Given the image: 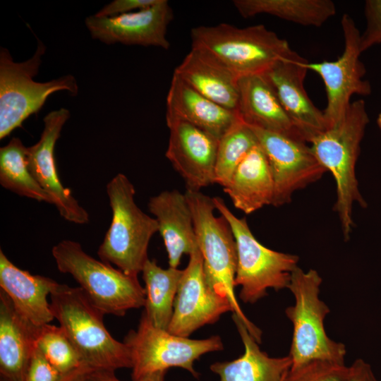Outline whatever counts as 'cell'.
I'll return each mask as SVG.
<instances>
[{"label": "cell", "mask_w": 381, "mask_h": 381, "mask_svg": "<svg viewBox=\"0 0 381 381\" xmlns=\"http://www.w3.org/2000/svg\"><path fill=\"white\" fill-rule=\"evenodd\" d=\"M368 122L365 102L353 101L337 124L317 135L309 143L318 160L335 181L337 194L334 210L339 219L345 241L350 238L354 226L352 216L354 204L363 207L367 205L359 190L356 166Z\"/></svg>", "instance_id": "1"}, {"label": "cell", "mask_w": 381, "mask_h": 381, "mask_svg": "<svg viewBox=\"0 0 381 381\" xmlns=\"http://www.w3.org/2000/svg\"><path fill=\"white\" fill-rule=\"evenodd\" d=\"M50 307L60 327L92 370L131 368L130 351L107 329L103 314L80 287L59 283L50 294Z\"/></svg>", "instance_id": "2"}, {"label": "cell", "mask_w": 381, "mask_h": 381, "mask_svg": "<svg viewBox=\"0 0 381 381\" xmlns=\"http://www.w3.org/2000/svg\"><path fill=\"white\" fill-rule=\"evenodd\" d=\"M190 38L191 48L213 56L239 79L264 74L293 52L286 40L261 24L200 25L191 30Z\"/></svg>", "instance_id": "3"}, {"label": "cell", "mask_w": 381, "mask_h": 381, "mask_svg": "<svg viewBox=\"0 0 381 381\" xmlns=\"http://www.w3.org/2000/svg\"><path fill=\"white\" fill-rule=\"evenodd\" d=\"M106 189L112 219L97 255L125 274L138 277L148 260V246L159 231L158 222L136 205L134 186L123 174L111 179Z\"/></svg>", "instance_id": "4"}, {"label": "cell", "mask_w": 381, "mask_h": 381, "mask_svg": "<svg viewBox=\"0 0 381 381\" xmlns=\"http://www.w3.org/2000/svg\"><path fill=\"white\" fill-rule=\"evenodd\" d=\"M185 195L191 209L198 244L203 260L206 280L210 287L226 298L251 336L261 343L262 331L243 313L235 294L237 255L231 229L223 216L214 214L212 198L200 190L187 189Z\"/></svg>", "instance_id": "5"}, {"label": "cell", "mask_w": 381, "mask_h": 381, "mask_svg": "<svg viewBox=\"0 0 381 381\" xmlns=\"http://www.w3.org/2000/svg\"><path fill=\"white\" fill-rule=\"evenodd\" d=\"M52 253L58 270L71 274L103 314L123 316L131 309L144 307L145 291L138 277L92 258L78 242L61 241Z\"/></svg>", "instance_id": "6"}, {"label": "cell", "mask_w": 381, "mask_h": 381, "mask_svg": "<svg viewBox=\"0 0 381 381\" xmlns=\"http://www.w3.org/2000/svg\"><path fill=\"white\" fill-rule=\"evenodd\" d=\"M322 282L315 270L304 271L298 267L291 274L287 289L295 302L285 310L293 326L289 353L291 369L313 361L345 364V345L329 338L325 329L324 320L330 309L319 297Z\"/></svg>", "instance_id": "7"}, {"label": "cell", "mask_w": 381, "mask_h": 381, "mask_svg": "<svg viewBox=\"0 0 381 381\" xmlns=\"http://www.w3.org/2000/svg\"><path fill=\"white\" fill-rule=\"evenodd\" d=\"M222 216L227 221L236 247L235 286H241L239 298L254 304L267 294V290L288 288L293 271L298 267L296 255L276 251L260 243L245 218H238L219 197L212 198Z\"/></svg>", "instance_id": "8"}, {"label": "cell", "mask_w": 381, "mask_h": 381, "mask_svg": "<svg viewBox=\"0 0 381 381\" xmlns=\"http://www.w3.org/2000/svg\"><path fill=\"white\" fill-rule=\"evenodd\" d=\"M46 47L38 40L34 55L23 62H15L6 48L0 50V139L21 127L30 115L37 113L52 93L67 90L75 95L78 87L71 75L39 83L33 80Z\"/></svg>", "instance_id": "9"}, {"label": "cell", "mask_w": 381, "mask_h": 381, "mask_svg": "<svg viewBox=\"0 0 381 381\" xmlns=\"http://www.w3.org/2000/svg\"><path fill=\"white\" fill-rule=\"evenodd\" d=\"M123 342L131 353L133 380L171 368H181L198 378L194 362L205 353L224 349L218 335L202 339L178 336L153 325L144 313L137 329L129 331Z\"/></svg>", "instance_id": "10"}, {"label": "cell", "mask_w": 381, "mask_h": 381, "mask_svg": "<svg viewBox=\"0 0 381 381\" xmlns=\"http://www.w3.org/2000/svg\"><path fill=\"white\" fill-rule=\"evenodd\" d=\"M344 47L335 61L308 63V68L322 79L327 104L323 111L327 128L337 124L346 114L353 95L367 96L371 93L370 83L365 80L366 69L360 59L361 32L353 19L347 13L341 20Z\"/></svg>", "instance_id": "11"}, {"label": "cell", "mask_w": 381, "mask_h": 381, "mask_svg": "<svg viewBox=\"0 0 381 381\" xmlns=\"http://www.w3.org/2000/svg\"><path fill=\"white\" fill-rule=\"evenodd\" d=\"M249 126L255 134L270 167L274 181L272 205L280 207L288 204L295 192L317 181L327 172L308 143Z\"/></svg>", "instance_id": "12"}, {"label": "cell", "mask_w": 381, "mask_h": 381, "mask_svg": "<svg viewBox=\"0 0 381 381\" xmlns=\"http://www.w3.org/2000/svg\"><path fill=\"white\" fill-rule=\"evenodd\" d=\"M233 312L229 301L208 284L199 248L189 255V260L179 282L174 311L167 331L189 337L195 331L216 322L220 317Z\"/></svg>", "instance_id": "13"}, {"label": "cell", "mask_w": 381, "mask_h": 381, "mask_svg": "<svg viewBox=\"0 0 381 381\" xmlns=\"http://www.w3.org/2000/svg\"><path fill=\"white\" fill-rule=\"evenodd\" d=\"M70 117L68 109L61 108L44 118V128L39 140L27 147L30 171L40 186L53 200L60 215L78 224L89 222V214L73 197L71 190L63 186L56 169L54 147L62 128Z\"/></svg>", "instance_id": "14"}, {"label": "cell", "mask_w": 381, "mask_h": 381, "mask_svg": "<svg viewBox=\"0 0 381 381\" xmlns=\"http://www.w3.org/2000/svg\"><path fill=\"white\" fill-rule=\"evenodd\" d=\"M169 129L165 156L187 189L200 190L215 183L219 140L183 120L166 116Z\"/></svg>", "instance_id": "15"}, {"label": "cell", "mask_w": 381, "mask_h": 381, "mask_svg": "<svg viewBox=\"0 0 381 381\" xmlns=\"http://www.w3.org/2000/svg\"><path fill=\"white\" fill-rule=\"evenodd\" d=\"M308 64L293 50L263 75L303 140L309 143L327 125L323 111L313 103L304 87Z\"/></svg>", "instance_id": "16"}, {"label": "cell", "mask_w": 381, "mask_h": 381, "mask_svg": "<svg viewBox=\"0 0 381 381\" xmlns=\"http://www.w3.org/2000/svg\"><path fill=\"white\" fill-rule=\"evenodd\" d=\"M174 18L168 1L159 0L143 9L111 17H87L85 25L92 38L111 44L170 47L167 28Z\"/></svg>", "instance_id": "17"}, {"label": "cell", "mask_w": 381, "mask_h": 381, "mask_svg": "<svg viewBox=\"0 0 381 381\" xmlns=\"http://www.w3.org/2000/svg\"><path fill=\"white\" fill-rule=\"evenodd\" d=\"M55 280L32 274L16 266L0 250V288L16 310L32 325L49 324L54 318L48 296L58 285Z\"/></svg>", "instance_id": "18"}, {"label": "cell", "mask_w": 381, "mask_h": 381, "mask_svg": "<svg viewBox=\"0 0 381 381\" xmlns=\"http://www.w3.org/2000/svg\"><path fill=\"white\" fill-rule=\"evenodd\" d=\"M148 210L158 222L169 265L178 268L183 254L198 247L191 209L186 196L179 190H164L150 198Z\"/></svg>", "instance_id": "19"}, {"label": "cell", "mask_w": 381, "mask_h": 381, "mask_svg": "<svg viewBox=\"0 0 381 381\" xmlns=\"http://www.w3.org/2000/svg\"><path fill=\"white\" fill-rule=\"evenodd\" d=\"M174 73L203 96L238 113L239 78L207 52L191 48Z\"/></svg>", "instance_id": "20"}, {"label": "cell", "mask_w": 381, "mask_h": 381, "mask_svg": "<svg viewBox=\"0 0 381 381\" xmlns=\"http://www.w3.org/2000/svg\"><path fill=\"white\" fill-rule=\"evenodd\" d=\"M166 116L183 120L219 140L241 120L231 111L203 96L173 73Z\"/></svg>", "instance_id": "21"}, {"label": "cell", "mask_w": 381, "mask_h": 381, "mask_svg": "<svg viewBox=\"0 0 381 381\" xmlns=\"http://www.w3.org/2000/svg\"><path fill=\"white\" fill-rule=\"evenodd\" d=\"M238 87V114L242 121L304 141L263 74L241 78Z\"/></svg>", "instance_id": "22"}, {"label": "cell", "mask_w": 381, "mask_h": 381, "mask_svg": "<svg viewBox=\"0 0 381 381\" xmlns=\"http://www.w3.org/2000/svg\"><path fill=\"white\" fill-rule=\"evenodd\" d=\"M39 327L16 310L8 296L0 291V374L8 381H22L35 349Z\"/></svg>", "instance_id": "23"}, {"label": "cell", "mask_w": 381, "mask_h": 381, "mask_svg": "<svg viewBox=\"0 0 381 381\" xmlns=\"http://www.w3.org/2000/svg\"><path fill=\"white\" fill-rule=\"evenodd\" d=\"M223 188L234 207L246 214L272 204L273 178L267 158L259 143L239 163Z\"/></svg>", "instance_id": "24"}, {"label": "cell", "mask_w": 381, "mask_h": 381, "mask_svg": "<svg viewBox=\"0 0 381 381\" xmlns=\"http://www.w3.org/2000/svg\"><path fill=\"white\" fill-rule=\"evenodd\" d=\"M232 319L244 346V353L233 361L215 362L211 371L219 381H283L291 369L290 356L270 357L262 351L243 322L235 315Z\"/></svg>", "instance_id": "25"}, {"label": "cell", "mask_w": 381, "mask_h": 381, "mask_svg": "<svg viewBox=\"0 0 381 381\" xmlns=\"http://www.w3.org/2000/svg\"><path fill=\"white\" fill-rule=\"evenodd\" d=\"M243 18L269 14L303 26L321 27L336 13L331 0H234Z\"/></svg>", "instance_id": "26"}, {"label": "cell", "mask_w": 381, "mask_h": 381, "mask_svg": "<svg viewBox=\"0 0 381 381\" xmlns=\"http://www.w3.org/2000/svg\"><path fill=\"white\" fill-rule=\"evenodd\" d=\"M142 274L145 291L143 313L153 325L167 330L183 270L171 267L164 269L148 258Z\"/></svg>", "instance_id": "27"}, {"label": "cell", "mask_w": 381, "mask_h": 381, "mask_svg": "<svg viewBox=\"0 0 381 381\" xmlns=\"http://www.w3.org/2000/svg\"><path fill=\"white\" fill-rule=\"evenodd\" d=\"M0 184L18 195L53 204V200L38 183L28 168L27 147L13 138L0 148Z\"/></svg>", "instance_id": "28"}, {"label": "cell", "mask_w": 381, "mask_h": 381, "mask_svg": "<svg viewBox=\"0 0 381 381\" xmlns=\"http://www.w3.org/2000/svg\"><path fill=\"white\" fill-rule=\"evenodd\" d=\"M258 144L249 126L241 119L219 140L215 166V183L223 188L250 150Z\"/></svg>", "instance_id": "29"}, {"label": "cell", "mask_w": 381, "mask_h": 381, "mask_svg": "<svg viewBox=\"0 0 381 381\" xmlns=\"http://www.w3.org/2000/svg\"><path fill=\"white\" fill-rule=\"evenodd\" d=\"M35 346L64 375L85 366L76 349L60 326L46 324L39 327Z\"/></svg>", "instance_id": "30"}, {"label": "cell", "mask_w": 381, "mask_h": 381, "mask_svg": "<svg viewBox=\"0 0 381 381\" xmlns=\"http://www.w3.org/2000/svg\"><path fill=\"white\" fill-rule=\"evenodd\" d=\"M283 381H349V370L345 364L313 361L291 368Z\"/></svg>", "instance_id": "31"}, {"label": "cell", "mask_w": 381, "mask_h": 381, "mask_svg": "<svg viewBox=\"0 0 381 381\" xmlns=\"http://www.w3.org/2000/svg\"><path fill=\"white\" fill-rule=\"evenodd\" d=\"M364 13L365 28L361 34V47L363 52L381 43V0H367Z\"/></svg>", "instance_id": "32"}, {"label": "cell", "mask_w": 381, "mask_h": 381, "mask_svg": "<svg viewBox=\"0 0 381 381\" xmlns=\"http://www.w3.org/2000/svg\"><path fill=\"white\" fill-rule=\"evenodd\" d=\"M64 376L35 347L22 381H62Z\"/></svg>", "instance_id": "33"}, {"label": "cell", "mask_w": 381, "mask_h": 381, "mask_svg": "<svg viewBox=\"0 0 381 381\" xmlns=\"http://www.w3.org/2000/svg\"><path fill=\"white\" fill-rule=\"evenodd\" d=\"M159 0H114L104 6L95 16L111 17L141 10L157 4Z\"/></svg>", "instance_id": "34"}, {"label": "cell", "mask_w": 381, "mask_h": 381, "mask_svg": "<svg viewBox=\"0 0 381 381\" xmlns=\"http://www.w3.org/2000/svg\"><path fill=\"white\" fill-rule=\"evenodd\" d=\"M167 372H156L133 381H164ZM87 381H121L114 372L107 370H90L87 374Z\"/></svg>", "instance_id": "35"}, {"label": "cell", "mask_w": 381, "mask_h": 381, "mask_svg": "<svg viewBox=\"0 0 381 381\" xmlns=\"http://www.w3.org/2000/svg\"><path fill=\"white\" fill-rule=\"evenodd\" d=\"M349 381H378L371 366L363 359H357L349 367Z\"/></svg>", "instance_id": "36"}, {"label": "cell", "mask_w": 381, "mask_h": 381, "mask_svg": "<svg viewBox=\"0 0 381 381\" xmlns=\"http://www.w3.org/2000/svg\"><path fill=\"white\" fill-rule=\"evenodd\" d=\"M90 368L83 366L72 373L66 375L62 381H87V374Z\"/></svg>", "instance_id": "37"}, {"label": "cell", "mask_w": 381, "mask_h": 381, "mask_svg": "<svg viewBox=\"0 0 381 381\" xmlns=\"http://www.w3.org/2000/svg\"><path fill=\"white\" fill-rule=\"evenodd\" d=\"M377 126H378L379 128L381 131V113L377 116Z\"/></svg>", "instance_id": "38"}, {"label": "cell", "mask_w": 381, "mask_h": 381, "mask_svg": "<svg viewBox=\"0 0 381 381\" xmlns=\"http://www.w3.org/2000/svg\"><path fill=\"white\" fill-rule=\"evenodd\" d=\"M0 381H8V380H5V379H3V378H1V380H0Z\"/></svg>", "instance_id": "39"}]
</instances>
